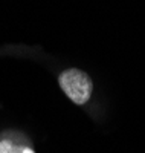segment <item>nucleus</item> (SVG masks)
I'll use <instances>...</instances> for the list:
<instances>
[{"instance_id": "nucleus-1", "label": "nucleus", "mask_w": 145, "mask_h": 153, "mask_svg": "<svg viewBox=\"0 0 145 153\" xmlns=\"http://www.w3.org/2000/svg\"><path fill=\"white\" fill-rule=\"evenodd\" d=\"M60 86L75 104H84L92 95V83L90 76L80 69H67L60 75Z\"/></svg>"}, {"instance_id": "nucleus-2", "label": "nucleus", "mask_w": 145, "mask_h": 153, "mask_svg": "<svg viewBox=\"0 0 145 153\" xmlns=\"http://www.w3.org/2000/svg\"><path fill=\"white\" fill-rule=\"evenodd\" d=\"M0 153H34V152L28 147H21L8 141V139H3V141H0Z\"/></svg>"}]
</instances>
